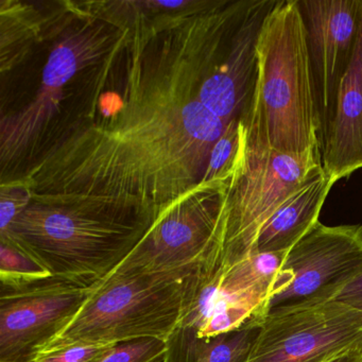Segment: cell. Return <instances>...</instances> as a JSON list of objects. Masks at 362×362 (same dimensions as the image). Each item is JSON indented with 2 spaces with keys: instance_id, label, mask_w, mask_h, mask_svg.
<instances>
[{
  "instance_id": "obj_1",
  "label": "cell",
  "mask_w": 362,
  "mask_h": 362,
  "mask_svg": "<svg viewBox=\"0 0 362 362\" xmlns=\"http://www.w3.org/2000/svg\"><path fill=\"white\" fill-rule=\"evenodd\" d=\"M234 33L232 11L221 4L164 23H137L119 110L57 141L18 181L31 194L151 211L202 183L230 122L201 93Z\"/></svg>"
},
{
  "instance_id": "obj_2",
  "label": "cell",
  "mask_w": 362,
  "mask_h": 362,
  "mask_svg": "<svg viewBox=\"0 0 362 362\" xmlns=\"http://www.w3.org/2000/svg\"><path fill=\"white\" fill-rule=\"evenodd\" d=\"M158 211L31 194L3 232L54 276L94 286L133 251Z\"/></svg>"
},
{
  "instance_id": "obj_3",
  "label": "cell",
  "mask_w": 362,
  "mask_h": 362,
  "mask_svg": "<svg viewBox=\"0 0 362 362\" xmlns=\"http://www.w3.org/2000/svg\"><path fill=\"white\" fill-rule=\"evenodd\" d=\"M251 109L240 119L262 147L321 160L313 79L304 24L296 0H279L260 35Z\"/></svg>"
},
{
  "instance_id": "obj_4",
  "label": "cell",
  "mask_w": 362,
  "mask_h": 362,
  "mask_svg": "<svg viewBox=\"0 0 362 362\" xmlns=\"http://www.w3.org/2000/svg\"><path fill=\"white\" fill-rule=\"evenodd\" d=\"M194 270L105 277L41 354L78 344L116 345L143 338L167 341L181 321L188 277Z\"/></svg>"
},
{
  "instance_id": "obj_5",
  "label": "cell",
  "mask_w": 362,
  "mask_h": 362,
  "mask_svg": "<svg viewBox=\"0 0 362 362\" xmlns=\"http://www.w3.org/2000/svg\"><path fill=\"white\" fill-rule=\"evenodd\" d=\"M226 192L216 262L224 270L251 255L264 224L321 160L271 151L245 135Z\"/></svg>"
},
{
  "instance_id": "obj_6",
  "label": "cell",
  "mask_w": 362,
  "mask_h": 362,
  "mask_svg": "<svg viewBox=\"0 0 362 362\" xmlns=\"http://www.w3.org/2000/svg\"><path fill=\"white\" fill-rule=\"evenodd\" d=\"M230 181H203L162 207L136 247L107 277L194 270L216 259Z\"/></svg>"
},
{
  "instance_id": "obj_7",
  "label": "cell",
  "mask_w": 362,
  "mask_h": 362,
  "mask_svg": "<svg viewBox=\"0 0 362 362\" xmlns=\"http://www.w3.org/2000/svg\"><path fill=\"white\" fill-rule=\"evenodd\" d=\"M126 31L103 18L88 14L81 24L69 26L48 57L42 84L31 105L10 119H3L1 164L3 175L9 173L27 150L35 144L62 98L63 88L74 76L90 65L97 64L119 45Z\"/></svg>"
},
{
  "instance_id": "obj_8",
  "label": "cell",
  "mask_w": 362,
  "mask_h": 362,
  "mask_svg": "<svg viewBox=\"0 0 362 362\" xmlns=\"http://www.w3.org/2000/svg\"><path fill=\"white\" fill-rule=\"evenodd\" d=\"M362 354V309L334 298L268 311L249 362H327Z\"/></svg>"
},
{
  "instance_id": "obj_9",
  "label": "cell",
  "mask_w": 362,
  "mask_h": 362,
  "mask_svg": "<svg viewBox=\"0 0 362 362\" xmlns=\"http://www.w3.org/2000/svg\"><path fill=\"white\" fill-rule=\"evenodd\" d=\"M94 287L54 275L0 284V362H35L73 321Z\"/></svg>"
},
{
  "instance_id": "obj_10",
  "label": "cell",
  "mask_w": 362,
  "mask_h": 362,
  "mask_svg": "<svg viewBox=\"0 0 362 362\" xmlns=\"http://www.w3.org/2000/svg\"><path fill=\"white\" fill-rule=\"evenodd\" d=\"M361 274L362 226L317 222L287 252L273 281L267 313L332 298Z\"/></svg>"
},
{
  "instance_id": "obj_11",
  "label": "cell",
  "mask_w": 362,
  "mask_h": 362,
  "mask_svg": "<svg viewBox=\"0 0 362 362\" xmlns=\"http://www.w3.org/2000/svg\"><path fill=\"white\" fill-rule=\"evenodd\" d=\"M296 1L304 24L321 146L357 41L362 0Z\"/></svg>"
},
{
  "instance_id": "obj_12",
  "label": "cell",
  "mask_w": 362,
  "mask_h": 362,
  "mask_svg": "<svg viewBox=\"0 0 362 362\" xmlns=\"http://www.w3.org/2000/svg\"><path fill=\"white\" fill-rule=\"evenodd\" d=\"M223 273L221 266L207 262L188 277L179 326L194 330L200 338H213L237 329L252 317H264L267 298L254 292L226 291Z\"/></svg>"
},
{
  "instance_id": "obj_13",
  "label": "cell",
  "mask_w": 362,
  "mask_h": 362,
  "mask_svg": "<svg viewBox=\"0 0 362 362\" xmlns=\"http://www.w3.org/2000/svg\"><path fill=\"white\" fill-rule=\"evenodd\" d=\"M324 173L332 183L362 168V20L334 111L321 141Z\"/></svg>"
},
{
  "instance_id": "obj_14",
  "label": "cell",
  "mask_w": 362,
  "mask_h": 362,
  "mask_svg": "<svg viewBox=\"0 0 362 362\" xmlns=\"http://www.w3.org/2000/svg\"><path fill=\"white\" fill-rule=\"evenodd\" d=\"M334 184L323 166L315 168L264 224L251 255L289 251L319 222L322 207Z\"/></svg>"
},
{
  "instance_id": "obj_15",
  "label": "cell",
  "mask_w": 362,
  "mask_h": 362,
  "mask_svg": "<svg viewBox=\"0 0 362 362\" xmlns=\"http://www.w3.org/2000/svg\"><path fill=\"white\" fill-rule=\"evenodd\" d=\"M262 328L252 317L237 329L213 338H200L194 330L177 326L167 339L165 362H249Z\"/></svg>"
},
{
  "instance_id": "obj_16",
  "label": "cell",
  "mask_w": 362,
  "mask_h": 362,
  "mask_svg": "<svg viewBox=\"0 0 362 362\" xmlns=\"http://www.w3.org/2000/svg\"><path fill=\"white\" fill-rule=\"evenodd\" d=\"M287 252L254 254L237 262L224 270L222 287L232 293L260 294L268 303L273 281L283 266Z\"/></svg>"
},
{
  "instance_id": "obj_17",
  "label": "cell",
  "mask_w": 362,
  "mask_h": 362,
  "mask_svg": "<svg viewBox=\"0 0 362 362\" xmlns=\"http://www.w3.org/2000/svg\"><path fill=\"white\" fill-rule=\"evenodd\" d=\"M52 276L35 258L7 240L0 247V284H18Z\"/></svg>"
},
{
  "instance_id": "obj_18",
  "label": "cell",
  "mask_w": 362,
  "mask_h": 362,
  "mask_svg": "<svg viewBox=\"0 0 362 362\" xmlns=\"http://www.w3.org/2000/svg\"><path fill=\"white\" fill-rule=\"evenodd\" d=\"M166 349L162 339H136L114 345L98 362H156L165 357Z\"/></svg>"
},
{
  "instance_id": "obj_19",
  "label": "cell",
  "mask_w": 362,
  "mask_h": 362,
  "mask_svg": "<svg viewBox=\"0 0 362 362\" xmlns=\"http://www.w3.org/2000/svg\"><path fill=\"white\" fill-rule=\"evenodd\" d=\"M0 194V232H3L26 209L30 202L31 194L22 184L10 181L1 184Z\"/></svg>"
},
{
  "instance_id": "obj_20",
  "label": "cell",
  "mask_w": 362,
  "mask_h": 362,
  "mask_svg": "<svg viewBox=\"0 0 362 362\" xmlns=\"http://www.w3.org/2000/svg\"><path fill=\"white\" fill-rule=\"evenodd\" d=\"M113 346L110 344L71 345L52 353L41 354L35 362H98Z\"/></svg>"
},
{
  "instance_id": "obj_21",
  "label": "cell",
  "mask_w": 362,
  "mask_h": 362,
  "mask_svg": "<svg viewBox=\"0 0 362 362\" xmlns=\"http://www.w3.org/2000/svg\"><path fill=\"white\" fill-rule=\"evenodd\" d=\"M332 298L362 309V274L339 290Z\"/></svg>"
},
{
  "instance_id": "obj_22",
  "label": "cell",
  "mask_w": 362,
  "mask_h": 362,
  "mask_svg": "<svg viewBox=\"0 0 362 362\" xmlns=\"http://www.w3.org/2000/svg\"><path fill=\"white\" fill-rule=\"evenodd\" d=\"M327 362H362V354H342V355L337 356V357L332 358Z\"/></svg>"
},
{
  "instance_id": "obj_23",
  "label": "cell",
  "mask_w": 362,
  "mask_h": 362,
  "mask_svg": "<svg viewBox=\"0 0 362 362\" xmlns=\"http://www.w3.org/2000/svg\"><path fill=\"white\" fill-rule=\"evenodd\" d=\"M156 362H165V357H163L162 359L158 360Z\"/></svg>"
}]
</instances>
